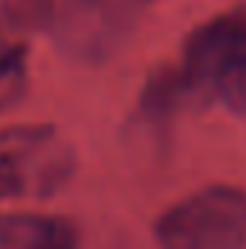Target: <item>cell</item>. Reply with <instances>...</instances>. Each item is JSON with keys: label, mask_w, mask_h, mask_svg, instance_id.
Here are the masks:
<instances>
[{"label": "cell", "mask_w": 246, "mask_h": 249, "mask_svg": "<svg viewBox=\"0 0 246 249\" xmlns=\"http://www.w3.org/2000/svg\"><path fill=\"white\" fill-rule=\"evenodd\" d=\"M75 171V151L50 124L0 130V200H44Z\"/></svg>", "instance_id": "1"}, {"label": "cell", "mask_w": 246, "mask_h": 249, "mask_svg": "<svg viewBox=\"0 0 246 249\" xmlns=\"http://www.w3.org/2000/svg\"><path fill=\"white\" fill-rule=\"evenodd\" d=\"M154 235L159 249H246V191L200 188L159 214Z\"/></svg>", "instance_id": "2"}, {"label": "cell", "mask_w": 246, "mask_h": 249, "mask_svg": "<svg viewBox=\"0 0 246 249\" xmlns=\"http://www.w3.org/2000/svg\"><path fill=\"white\" fill-rule=\"evenodd\" d=\"M246 50V18L226 15L203 23L185 38L183 47V72L188 90H206L214 70L226 61L229 55Z\"/></svg>", "instance_id": "3"}, {"label": "cell", "mask_w": 246, "mask_h": 249, "mask_svg": "<svg viewBox=\"0 0 246 249\" xmlns=\"http://www.w3.org/2000/svg\"><path fill=\"white\" fill-rule=\"evenodd\" d=\"M0 249H78V232L55 214L15 212L0 217Z\"/></svg>", "instance_id": "4"}, {"label": "cell", "mask_w": 246, "mask_h": 249, "mask_svg": "<svg viewBox=\"0 0 246 249\" xmlns=\"http://www.w3.org/2000/svg\"><path fill=\"white\" fill-rule=\"evenodd\" d=\"M211 96H217L232 113L246 116V50L229 55L226 61L214 70L206 87Z\"/></svg>", "instance_id": "5"}, {"label": "cell", "mask_w": 246, "mask_h": 249, "mask_svg": "<svg viewBox=\"0 0 246 249\" xmlns=\"http://www.w3.org/2000/svg\"><path fill=\"white\" fill-rule=\"evenodd\" d=\"M23 75H26V61H23V50L0 35V107L12 105L23 87Z\"/></svg>", "instance_id": "6"}]
</instances>
